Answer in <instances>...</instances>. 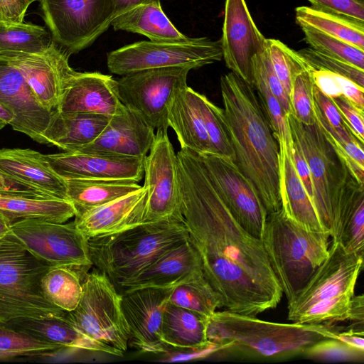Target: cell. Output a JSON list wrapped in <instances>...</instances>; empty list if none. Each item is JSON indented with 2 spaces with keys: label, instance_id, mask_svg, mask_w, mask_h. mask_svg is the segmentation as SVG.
Masks as SVG:
<instances>
[{
  "label": "cell",
  "instance_id": "8fae6325",
  "mask_svg": "<svg viewBox=\"0 0 364 364\" xmlns=\"http://www.w3.org/2000/svg\"><path fill=\"white\" fill-rule=\"evenodd\" d=\"M52 40L69 55L91 46L114 17V0H39Z\"/></svg>",
  "mask_w": 364,
  "mask_h": 364
},
{
  "label": "cell",
  "instance_id": "ba28073f",
  "mask_svg": "<svg viewBox=\"0 0 364 364\" xmlns=\"http://www.w3.org/2000/svg\"><path fill=\"white\" fill-rule=\"evenodd\" d=\"M49 266L31 255L11 232L0 244V323L16 318L64 316L45 297L41 280Z\"/></svg>",
  "mask_w": 364,
  "mask_h": 364
},
{
  "label": "cell",
  "instance_id": "6125c7cd",
  "mask_svg": "<svg viewBox=\"0 0 364 364\" xmlns=\"http://www.w3.org/2000/svg\"><path fill=\"white\" fill-rule=\"evenodd\" d=\"M28 2H29V3H30V4H32L33 2L36 1H39V0H28Z\"/></svg>",
  "mask_w": 364,
  "mask_h": 364
},
{
  "label": "cell",
  "instance_id": "3957f363",
  "mask_svg": "<svg viewBox=\"0 0 364 364\" xmlns=\"http://www.w3.org/2000/svg\"><path fill=\"white\" fill-rule=\"evenodd\" d=\"M334 324L283 323L261 320L227 310L215 311L208 318V342L221 351L260 359H279L302 354L324 338H338Z\"/></svg>",
  "mask_w": 364,
  "mask_h": 364
},
{
  "label": "cell",
  "instance_id": "11a10c76",
  "mask_svg": "<svg viewBox=\"0 0 364 364\" xmlns=\"http://www.w3.org/2000/svg\"><path fill=\"white\" fill-rule=\"evenodd\" d=\"M338 339L359 350L364 351L363 323H353V326L337 334Z\"/></svg>",
  "mask_w": 364,
  "mask_h": 364
},
{
  "label": "cell",
  "instance_id": "e575fe53",
  "mask_svg": "<svg viewBox=\"0 0 364 364\" xmlns=\"http://www.w3.org/2000/svg\"><path fill=\"white\" fill-rule=\"evenodd\" d=\"M41 286L46 299L67 312L77 307L82 292L79 272L65 266L49 267L41 278Z\"/></svg>",
  "mask_w": 364,
  "mask_h": 364
},
{
  "label": "cell",
  "instance_id": "7dc6e473",
  "mask_svg": "<svg viewBox=\"0 0 364 364\" xmlns=\"http://www.w3.org/2000/svg\"><path fill=\"white\" fill-rule=\"evenodd\" d=\"M304 357L323 361H363L364 351L357 350L338 338H324L309 347L302 353Z\"/></svg>",
  "mask_w": 364,
  "mask_h": 364
},
{
  "label": "cell",
  "instance_id": "8992f818",
  "mask_svg": "<svg viewBox=\"0 0 364 364\" xmlns=\"http://www.w3.org/2000/svg\"><path fill=\"white\" fill-rule=\"evenodd\" d=\"M330 245L327 258L288 301L289 321L328 325L348 321L363 257L347 252L335 240Z\"/></svg>",
  "mask_w": 364,
  "mask_h": 364
},
{
  "label": "cell",
  "instance_id": "e0dca14e",
  "mask_svg": "<svg viewBox=\"0 0 364 364\" xmlns=\"http://www.w3.org/2000/svg\"><path fill=\"white\" fill-rule=\"evenodd\" d=\"M174 287H145L121 294L128 326L129 343L139 350L159 353L168 350L161 336L165 308Z\"/></svg>",
  "mask_w": 364,
  "mask_h": 364
},
{
  "label": "cell",
  "instance_id": "5bb4252c",
  "mask_svg": "<svg viewBox=\"0 0 364 364\" xmlns=\"http://www.w3.org/2000/svg\"><path fill=\"white\" fill-rule=\"evenodd\" d=\"M147 189L145 222L183 218L178 186V159L168 130L157 129L144 162Z\"/></svg>",
  "mask_w": 364,
  "mask_h": 364
},
{
  "label": "cell",
  "instance_id": "ab89813d",
  "mask_svg": "<svg viewBox=\"0 0 364 364\" xmlns=\"http://www.w3.org/2000/svg\"><path fill=\"white\" fill-rule=\"evenodd\" d=\"M197 100L208 136L210 153L234 161L235 153L223 109L198 92Z\"/></svg>",
  "mask_w": 364,
  "mask_h": 364
},
{
  "label": "cell",
  "instance_id": "be15d7a7",
  "mask_svg": "<svg viewBox=\"0 0 364 364\" xmlns=\"http://www.w3.org/2000/svg\"><path fill=\"white\" fill-rule=\"evenodd\" d=\"M2 240H3V239H2ZM2 240H0V244H1V241H2Z\"/></svg>",
  "mask_w": 364,
  "mask_h": 364
},
{
  "label": "cell",
  "instance_id": "d590c367",
  "mask_svg": "<svg viewBox=\"0 0 364 364\" xmlns=\"http://www.w3.org/2000/svg\"><path fill=\"white\" fill-rule=\"evenodd\" d=\"M348 252L364 255V191L341 208L331 237Z\"/></svg>",
  "mask_w": 364,
  "mask_h": 364
},
{
  "label": "cell",
  "instance_id": "ac0fdd59",
  "mask_svg": "<svg viewBox=\"0 0 364 364\" xmlns=\"http://www.w3.org/2000/svg\"><path fill=\"white\" fill-rule=\"evenodd\" d=\"M222 38L223 59L231 72L253 87L254 57L266 49L245 0H225Z\"/></svg>",
  "mask_w": 364,
  "mask_h": 364
},
{
  "label": "cell",
  "instance_id": "4dcf8cb0",
  "mask_svg": "<svg viewBox=\"0 0 364 364\" xmlns=\"http://www.w3.org/2000/svg\"><path fill=\"white\" fill-rule=\"evenodd\" d=\"M208 317L168 303L164 313L161 336L167 348L202 350L215 345L207 341Z\"/></svg>",
  "mask_w": 364,
  "mask_h": 364
},
{
  "label": "cell",
  "instance_id": "9c48e42d",
  "mask_svg": "<svg viewBox=\"0 0 364 364\" xmlns=\"http://www.w3.org/2000/svg\"><path fill=\"white\" fill-rule=\"evenodd\" d=\"M65 316L90 338L123 353L127 350L129 334L121 294L100 272L85 275L80 300L77 307Z\"/></svg>",
  "mask_w": 364,
  "mask_h": 364
},
{
  "label": "cell",
  "instance_id": "44dd1931",
  "mask_svg": "<svg viewBox=\"0 0 364 364\" xmlns=\"http://www.w3.org/2000/svg\"><path fill=\"white\" fill-rule=\"evenodd\" d=\"M117 81L99 72L75 71L69 80L56 110L112 117L124 112Z\"/></svg>",
  "mask_w": 364,
  "mask_h": 364
},
{
  "label": "cell",
  "instance_id": "d6a6232c",
  "mask_svg": "<svg viewBox=\"0 0 364 364\" xmlns=\"http://www.w3.org/2000/svg\"><path fill=\"white\" fill-rule=\"evenodd\" d=\"M67 198L75 209V215L101 206L141 188L129 180H65Z\"/></svg>",
  "mask_w": 364,
  "mask_h": 364
},
{
  "label": "cell",
  "instance_id": "6da1fadb",
  "mask_svg": "<svg viewBox=\"0 0 364 364\" xmlns=\"http://www.w3.org/2000/svg\"><path fill=\"white\" fill-rule=\"evenodd\" d=\"M176 155L183 223L220 308L251 316L275 308L283 291L261 240L234 218L200 155Z\"/></svg>",
  "mask_w": 364,
  "mask_h": 364
},
{
  "label": "cell",
  "instance_id": "94428289",
  "mask_svg": "<svg viewBox=\"0 0 364 364\" xmlns=\"http://www.w3.org/2000/svg\"><path fill=\"white\" fill-rule=\"evenodd\" d=\"M9 25H12V24L9 23L5 18L3 11H2L1 1H0V26H9Z\"/></svg>",
  "mask_w": 364,
  "mask_h": 364
},
{
  "label": "cell",
  "instance_id": "2e32d148",
  "mask_svg": "<svg viewBox=\"0 0 364 364\" xmlns=\"http://www.w3.org/2000/svg\"><path fill=\"white\" fill-rule=\"evenodd\" d=\"M69 55L53 41L43 52H4L0 53V59L17 69L39 102L53 112L75 73L69 65Z\"/></svg>",
  "mask_w": 364,
  "mask_h": 364
},
{
  "label": "cell",
  "instance_id": "f907efd6",
  "mask_svg": "<svg viewBox=\"0 0 364 364\" xmlns=\"http://www.w3.org/2000/svg\"><path fill=\"white\" fill-rule=\"evenodd\" d=\"M353 134L363 143L364 111L360 109L343 95L331 98Z\"/></svg>",
  "mask_w": 364,
  "mask_h": 364
},
{
  "label": "cell",
  "instance_id": "7402d4cb",
  "mask_svg": "<svg viewBox=\"0 0 364 364\" xmlns=\"http://www.w3.org/2000/svg\"><path fill=\"white\" fill-rule=\"evenodd\" d=\"M154 136V129L139 114L126 107L124 112L110 117L95 141L75 151L144 159Z\"/></svg>",
  "mask_w": 364,
  "mask_h": 364
},
{
  "label": "cell",
  "instance_id": "cb8c5ba5",
  "mask_svg": "<svg viewBox=\"0 0 364 364\" xmlns=\"http://www.w3.org/2000/svg\"><path fill=\"white\" fill-rule=\"evenodd\" d=\"M201 274L203 272L200 257L188 239L164 253L121 288L128 291L145 287H175Z\"/></svg>",
  "mask_w": 364,
  "mask_h": 364
},
{
  "label": "cell",
  "instance_id": "4fadbf2b",
  "mask_svg": "<svg viewBox=\"0 0 364 364\" xmlns=\"http://www.w3.org/2000/svg\"><path fill=\"white\" fill-rule=\"evenodd\" d=\"M187 67L141 70L117 80L121 102L154 129L168 130L167 114L176 93L187 86Z\"/></svg>",
  "mask_w": 364,
  "mask_h": 364
},
{
  "label": "cell",
  "instance_id": "5b68a950",
  "mask_svg": "<svg viewBox=\"0 0 364 364\" xmlns=\"http://www.w3.org/2000/svg\"><path fill=\"white\" fill-rule=\"evenodd\" d=\"M291 136L298 142L309 165L313 203L325 232L331 237L343 205L364 190L345 159L326 138L318 123L305 124L287 115Z\"/></svg>",
  "mask_w": 364,
  "mask_h": 364
},
{
  "label": "cell",
  "instance_id": "4316f807",
  "mask_svg": "<svg viewBox=\"0 0 364 364\" xmlns=\"http://www.w3.org/2000/svg\"><path fill=\"white\" fill-rule=\"evenodd\" d=\"M197 93L188 85L178 90L169 105L167 122L175 132L181 148L200 155L210 153V146Z\"/></svg>",
  "mask_w": 364,
  "mask_h": 364
},
{
  "label": "cell",
  "instance_id": "9a60e30c",
  "mask_svg": "<svg viewBox=\"0 0 364 364\" xmlns=\"http://www.w3.org/2000/svg\"><path fill=\"white\" fill-rule=\"evenodd\" d=\"M200 156L234 218L246 231L260 239L267 212L254 185L232 160L211 153Z\"/></svg>",
  "mask_w": 364,
  "mask_h": 364
},
{
  "label": "cell",
  "instance_id": "d6986e66",
  "mask_svg": "<svg viewBox=\"0 0 364 364\" xmlns=\"http://www.w3.org/2000/svg\"><path fill=\"white\" fill-rule=\"evenodd\" d=\"M0 102L13 114L11 124L16 131L44 144L43 134L53 112L44 107L21 73L0 59Z\"/></svg>",
  "mask_w": 364,
  "mask_h": 364
},
{
  "label": "cell",
  "instance_id": "ffe728a7",
  "mask_svg": "<svg viewBox=\"0 0 364 364\" xmlns=\"http://www.w3.org/2000/svg\"><path fill=\"white\" fill-rule=\"evenodd\" d=\"M53 170L64 180H129L139 182L145 158L64 151L46 154Z\"/></svg>",
  "mask_w": 364,
  "mask_h": 364
},
{
  "label": "cell",
  "instance_id": "277c9868",
  "mask_svg": "<svg viewBox=\"0 0 364 364\" xmlns=\"http://www.w3.org/2000/svg\"><path fill=\"white\" fill-rule=\"evenodd\" d=\"M188 239L183 218H170L89 238L88 245L92 265L121 288L164 253Z\"/></svg>",
  "mask_w": 364,
  "mask_h": 364
},
{
  "label": "cell",
  "instance_id": "83f0119b",
  "mask_svg": "<svg viewBox=\"0 0 364 364\" xmlns=\"http://www.w3.org/2000/svg\"><path fill=\"white\" fill-rule=\"evenodd\" d=\"M278 144L283 212L289 218L309 230L325 232L314 205L296 171L290 154L291 145L287 146L284 141Z\"/></svg>",
  "mask_w": 364,
  "mask_h": 364
},
{
  "label": "cell",
  "instance_id": "60d3db41",
  "mask_svg": "<svg viewBox=\"0 0 364 364\" xmlns=\"http://www.w3.org/2000/svg\"><path fill=\"white\" fill-rule=\"evenodd\" d=\"M252 65L253 87L273 134L278 143L284 141L287 146H290L291 137L287 116H285L279 101L270 90L259 65L254 58Z\"/></svg>",
  "mask_w": 364,
  "mask_h": 364
},
{
  "label": "cell",
  "instance_id": "30bf717a",
  "mask_svg": "<svg viewBox=\"0 0 364 364\" xmlns=\"http://www.w3.org/2000/svg\"><path fill=\"white\" fill-rule=\"evenodd\" d=\"M222 59L220 41L202 37L188 43L144 41L126 45L107 54V65L112 73L124 76L168 67L197 69Z\"/></svg>",
  "mask_w": 364,
  "mask_h": 364
},
{
  "label": "cell",
  "instance_id": "f5cc1de1",
  "mask_svg": "<svg viewBox=\"0 0 364 364\" xmlns=\"http://www.w3.org/2000/svg\"><path fill=\"white\" fill-rule=\"evenodd\" d=\"M6 21L11 24L23 22L26 12L30 6L28 0H0Z\"/></svg>",
  "mask_w": 364,
  "mask_h": 364
},
{
  "label": "cell",
  "instance_id": "836d02e7",
  "mask_svg": "<svg viewBox=\"0 0 364 364\" xmlns=\"http://www.w3.org/2000/svg\"><path fill=\"white\" fill-rule=\"evenodd\" d=\"M296 23L353 44L364 50V22L339 14L301 6L295 9Z\"/></svg>",
  "mask_w": 364,
  "mask_h": 364
},
{
  "label": "cell",
  "instance_id": "7a4b0ae2",
  "mask_svg": "<svg viewBox=\"0 0 364 364\" xmlns=\"http://www.w3.org/2000/svg\"><path fill=\"white\" fill-rule=\"evenodd\" d=\"M234 162L255 187L267 213L282 208L279 146L253 87L232 72L220 77Z\"/></svg>",
  "mask_w": 364,
  "mask_h": 364
},
{
  "label": "cell",
  "instance_id": "484cf974",
  "mask_svg": "<svg viewBox=\"0 0 364 364\" xmlns=\"http://www.w3.org/2000/svg\"><path fill=\"white\" fill-rule=\"evenodd\" d=\"M65 314L43 318H16L3 324L33 338L59 345L65 349L123 355V353L84 334L67 318Z\"/></svg>",
  "mask_w": 364,
  "mask_h": 364
},
{
  "label": "cell",
  "instance_id": "f6af8a7d",
  "mask_svg": "<svg viewBox=\"0 0 364 364\" xmlns=\"http://www.w3.org/2000/svg\"><path fill=\"white\" fill-rule=\"evenodd\" d=\"M311 69L309 66L294 77L289 96L291 114L305 124H313L316 122L313 97L314 81Z\"/></svg>",
  "mask_w": 364,
  "mask_h": 364
},
{
  "label": "cell",
  "instance_id": "f546056e",
  "mask_svg": "<svg viewBox=\"0 0 364 364\" xmlns=\"http://www.w3.org/2000/svg\"><path fill=\"white\" fill-rule=\"evenodd\" d=\"M111 25L115 31L143 35L154 42L188 43L195 38L177 30L164 14L161 3L134 6L114 16Z\"/></svg>",
  "mask_w": 364,
  "mask_h": 364
},
{
  "label": "cell",
  "instance_id": "7c38bea8",
  "mask_svg": "<svg viewBox=\"0 0 364 364\" xmlns=\"http://www.w3.org/2000/svg\"><path fill=\"white\" fill-rule=\"evenodd\" d=\"M11 233L31 255L49 267L86 270L92 265L88 238L74 221L21 219L11 223Z\"/></svg>",
  "mask_w": 364,
  "mask_h": 364
},
{
  "label": "cell",
  "instance_id": "f35d334b",
  "mask_svg": "<svg viewBox=\"0 0 364 364\" xmlns=\"http://www.w3.org/2000/svg\"><path fill=\"white\" fill-rule=\"evenodd\" d=\"M64 350L59 345L33 338L0 323V360L53 356Z\"/></svg>",
  "mask_w": 364,
  "mask_h": 364
},
{
  "label": "cell",
  "instance_id": "91938a15",
  "mask_svg": "<svg viewBox=\"0 0 364 364\" xmlns=\"http://www.w3.org/2000/svg\"><path fill=\"white\" fill-rule=\"evenodd\" d=\"M10 220L0 213V240L6 237L11 232Z\"/></svg>",
  "mask_w": 364,
  "mask_h": 364
},
{
  "label": "cell",
  "instance_id": "680465c9",
  "mask_svg": "<svg viewBox=\"0 0 364 364\" xmlns=\"http://www.w3.org/2000/svg\"><path fill=\"white\" fill-rule=\"evenodd\" d=\"M14 120L11 112L0 102V130Z\"/></svg>",
  "mask_w": 364,
  "mask_h": 364
},
{
  "label": "cell",
  "instance_id": "7bdbcfd3",
  "mask_svg": "<svg viewBox=\"0 0 364 364\" xmlns=\"http://www.w3.org/2000/svg\"><path fill=\"white\" fill-rule=\"evenodd\" d=\"M266 48L274 70L289 97L294 77L309 65L297 51L279 40L267 38Z\"/></svg>",
  "mask_w": 364,
  "mask_h": 364
},
{
  "label": "cell",
  "instance_id": "6f0895ef",
  "mask_svg": "<svg viewBox=\"0 0 364 364\" xmlns=\"http://www.w3.org/2000/svg\"><path fill=\"white\" fill-rule=\"evenodd\" d=\"M161 3L160 0H114V16L141 4Z\"/></svg>",
  "mask_w": 364,
  "mask_h": 364
},
{
  "label": "cell",
  "instance_id": "52a82bcc",
  "mask_svg": "<svg viewBox=\"0 0 364 364\" xmlns=\"http://www.w3.org/2000/svg\"><path fill=\"white\" fill-rule=\"evenodd\" d=\"M329 237L326 232L301 227L282 208L267 213L260 240L287 301L327 258Z\"/></svg>",
  "mask_w": 364,
  "mask_h": 364
},
{
  "label": "cell",
  "instance_id": "d4e9b609",
  "mask_svg": "<svg viewBox=\"0 0 364 364\" xmlns=\"http://www.w3.org/2000/svg\"><path fill=\"white\" fill-rule=\"evenodd\" d=\"M0 171L48 196L68 200L65 181L53 170L46 154L30 149H0Z\"/></svg>",
  "mask_w": 364,
  "mask_h": 364
},
{
  "label": "cell",
  "instance_id": "9f6ffc18",
  "mask_svg": "<svg viewBox=\"0 0 364 364\" xmlns=\"http://www.w3.org/2000/svg\"><path fill=\"white\" fill-rule=\"evenodd\" d=\"M348 321L353 323H363L364 321V296L354 295L350 301Z\"/></svg>",
  "mask_w": 364,
  "mask_h": 364
},
{
  "label": "cell",
  "instance_id": "b9f144b4",
  "mask_svg": "<svg viewBox=\"0 0 364 364\" xmlns=\"http://www.w3.org/2000/svg\"><path fill=\"white\" fill-rule=\"evenodd\" d=\"M309 47L364 70V50L346 41L310 28H301Z\"/></svg>",
  "mask_w": 364,
  "mask_h": 364
},
{
  "label": "cell",
  "instance_id": "603a6c76",
  "mask_svg": "<svg viewBox=\"0 0 364 364\" xmlns=\"http://www.w3.org/2000/svg\"><path fill=\"white\" fill-rule=\"evenodd\" d=\"M147 189L141 188L75 215L77 229L88 239L117 233L145 223Z\"/></svg>",
  "mask_w": 364,
  "mask_h": 364
},
{
  "label": "cell",
  "instance_id": "74e56055",
  "mask_svg": "<svg viewBox=\"0 0 364 364\" xmlns=\"http://www.w3.org/2000/svg\"><path fill=\"white\" fill-rule=\"evenodd\" d=\"M52 41L50 33L39 25L21 22L0 26V53H40Z\"/></svg>",
  "mask_w": 364,
  "mask_h": 364
},
{
  "label": "cell",
  "instance_id": "db71d44e",
  "mask_svg": "<svg viewBox=\"0 0 364 364\" xmlns=\"http://www.w3.org/2000/svg\"><path fill=\"white\" fill-rule=\"evenodd\" d=\"M0 193H21L43 197H53L22 182L16 181L0 171ZM55 198V197H53Z\"/></svg>",
  "mask_w": 364,
  "mask_h": 364
},
{
  "label": "cell",
  "instance_id": "681fc988",
  "mask_svg": "<svg viewBox=\"0 0 364 364\" xmlns=\"http://www.w3.org/2000/svg\"><path fill=\"white\" fill-rule=\"evenodd\" d=\"M311 7L364 22V0H307Z\"/></svg>",
  "mask_w": 364,
  "mask_h": 364
},
{
  "label": "cell",
  "instance_id": "1f68e13d",
  "mask_svg": "<svg viewBox=\"0 0 364 364\" xmlns=\"http://www.w3.org/2000/svg\"><path fill=\"white\" fill-rule=\"evenodd\" d=\"M0 213L11 223L21 219L38 218L55 223H65L75 217L70 201L53 197L0 193Z\"/></svg>",
  "mask_w": 364,
  "mask_h": 364
},
{
  "label": "cell",
  "instance_id": "bcb514c9",
  "mask_svg": "<svg viewBox=\"0 0 364 364\" xmlns=\"http://www.w3.org/2000/svg\"><path fill=\"white\" fill-rule=\"evenodd\" d=\"M297 53L311 68L324 70L342 75L364 87V70L320 53L311 47L299 50Z\"/></svg>",
  "mask_w": 364,
  "mask_h": 364
},
{
  "label": "cell",
  "instance_id": "c3c4849f",
  "mask_svg": "<svg viewBox=\"0 0 364 364\" xmlns=\"http://www.w3.org/2000/svg\"><path fill=\"white\" fill-rule=\"evenodd\" d=\"M254 60L259 65L270 90L279 101L285 116L288 115L291 112L290 100L274 70L267 48L256 55Z\"/></svg>",
  "mask_w": 364,
  "mask_h": 364
},
{
  "label": "cell",
  "instance_id": "ee69618b",
  "mask_svg": "<svg viewBox=\"0 0 364 364\" xmlns=\"http://www.w3.org/2000/svg\"><path fill=\"white\" fill-rule=\"evenodd\" d=\"M315 86L326 96L333 98L343 95L364 111V87L342 75L324 70L311 69Z\"/></svg>",
  "mask_w": 364,
  "mask_h": 364
},
{
  "label": "cell",
  "instance_id": "f1b7e54d",
  "mask_svg": "<svg viewBox=\"0 0 364 364\" xmlns=\"http://www.w3.org/2000/svg\"><path fill=\"white\" fill-rule=\"evenodd\" d=\"M105 116L53 111L43 134L44 144L75 151L95 141L109 121Z\"/></svg>",
  "mask_w": 364,
  "mask_h": 364
},
{
  "label": "cell",
  "instance_id": "8d00e7d4",
  "mask_svg": "<svg viewBox=\"0 0 364 364\" xmlns=\"http://www.w3.org/2000/svg\"><path fill=\"white\" fill-rule=\"evenodd\" d=\"M168 302L206 317L220 308L218 297L203 274L175 287Z\"/></svg>",
  "mask_w": 364,
  "mask_h": 364
},
{
  "label": "cell",
  "instance_id": "816d5d0a",
  "mask_svg": "<svg viewBox=\"0 0 364 364\" xmlns=\"http://www.w3.org/2000/svg\"><path fill=\"white\" fill-rule=\"evenodd\" d=\"M290 154L296 171L313 203V187L311 173L306 160L298 142L291 136ZM314 205V203H313Z\"/></svg>",
  "mask_w": 364,
  "mask_h": 364
}]
</instances>
